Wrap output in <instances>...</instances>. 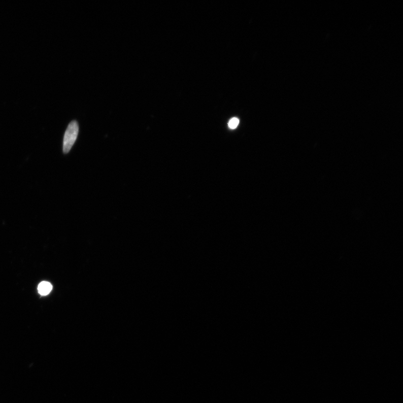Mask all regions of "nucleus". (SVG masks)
I'll use <instances>...</instances> for the list:
<instances>
[{
    "instance_id": "nucleus-1",
    "label": "nucleus",
    "mask_w": 403,
    "mask_h": 403,
    "mask_svg": "<svg viewBox=\"0 0 403 403\" xmlns=\"http://www.w3.org/2000/svg\"><path fill=\"white\" fill-rule=\"evenodd\" d=\"M79 129V124L77 122L73 121L69 124L63 139V151L64 154H68L72 149L77 139Z\"/></svg>"
},
{
    "instance_id": "nucleus-2",
    "label": "nucleus",
    "mask_w": 403,
    "mask_h": 403,
    "mask_svg": "<svg viewBox=\"0 0 403 403\" xmlns=\"http://www.w3.org/2000/svg\"><path fill=\"white\" fill-rule=\"evenodd\" d=\"M52 289V286L50 283L47 282H42L38 286V292L41 295L45 296L48 295Z\"/></svg>"
},
{
    "instance_id": "nucleus-3",
    "label": "nucleus",
    "mask_w": 403,
    "mask_h": 403,
    "mask_svg": "<svg viewBox=\"0 0 403 403\" xmlns=\"http://www.w3.org/2000/svg\"><path fill=\"white\" fill-rule=\"evenodd\" d=\"M239 123V120L237 118H231L228 123V127L231 129L237 128Z\"/></svg>"
}]
</instances>
